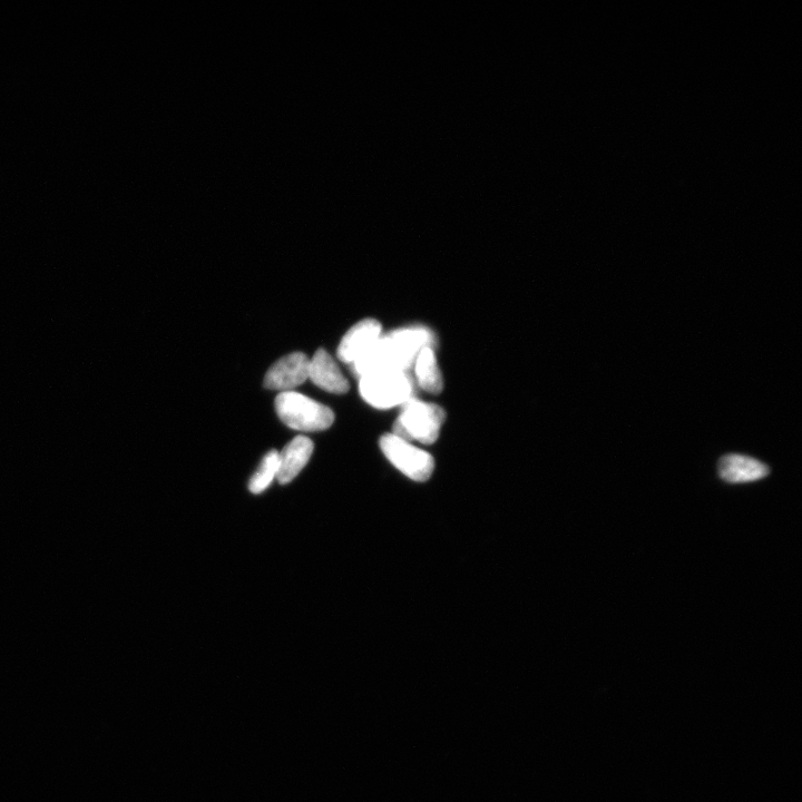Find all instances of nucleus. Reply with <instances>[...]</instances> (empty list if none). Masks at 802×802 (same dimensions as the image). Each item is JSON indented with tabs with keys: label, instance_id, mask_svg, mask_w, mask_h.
Listing matches in <instances>:
<instances>
[{
	"label": "nucleus",
	"instance_id": "obj_6",
	"mask_svg": "<svg viewBox=\"0 0 802 802\" xmlns=\"http://www.w3.org/2000/svg\"><path fill=\"white\" fill-rule=\"evenodd\" d=\"M310 359L302 352H293L281 358L264 377V387L270 390L293 391L309 379Z\"/></svg>",
	"mask_w": 802,
	"mask_h": 802
},
{
	"label": "nucleus",
	"instance_id": "obj_2",
	"mask_svg": "<svg viewBox=\"0 0 802 802\" xmlns=\"http://www.w3.org/2000/svg\"><path fill=\"white\" fill-rule=\"evenodd\" d=\"M445 418L442 407L413 397L401 406V413L391 434L409 443L415 440L420 444L432 445L439 437Z\"/></svg>",
	"mask_w": 802,
	"mask_h": 802
},
{
	"label": "nucleus",
	"instance_id": "obj_10",
	"mask_svg": "<svg viewBox=\"0 0 802 802\" xmlns=\"http://www.w3.org/2000/svg\"><path fill=\"white\" fill-rule=\"evenodd\" d=\"M314 453V443L305 436L293 438L279 453L278 482L289 484L306 467Z\"/></svg>",
	"mask_w": 802,
	"mask_h": 802
},
{
	"label": "nucleus",
	"instance_id": "obj_9",
	"mask_svg": "<svg viewBox=\"0 0 802 802\" xmlns=\"http://www.w3.org/2000/svg\"><path fill=\"white\" fill-rule=\"evenodd\" d=\"M719 476L730 484H742L760 481L769 475V468L764 463L743 455H727L720 459Z\"/></svg>",
	"mask_w": 802,
	"mask_h": 802
},
{
	"label": "nucleus",
	"instance_id": "obj_12",
	"mask_svg": "<svg viewBox=\"0 0 802 802\" xmlns=\"http://www.w3.org/2000/svg\"><path fill=\"white\" fill-rule=\"evenodd\" d=\"M279 472V452L271 451L262 459L261 465L250 479L249 489L253 494H261L277 479Z\"/></svg>",
	"mask_w": 802,
	"mask_h": 802
},
{
	"label": "nucleus",
	"instance_id": "obj_3",
	"mask_svg": "<svg viewBox=\"0 0 802 802\" xmlns=\"http://www.w3.org/2000/svg\"><path fill=\"white\" fill-rule=\"evenodd\" d=\"M276 410L283 424L300 432H322L335 422V414L329 407L296 391L280 393Z\"/></svg>",
	"mask_w": 802,
	"mask_h": 802
},
{
	"label": "nucleus",
	"instance_id": "obj_11",
	"mask_svg": "<svg viewBox=\"0 0 802 802\" xmlns=\"http://www.w3.org/2000/svg\"><path fill=\"white\" fill-rule=\"evenodd\" d=\"M413 368L420 388L429 394L442 393L444 380L437 363L434 347H426L420 351Z\"/></svg>",
	"mask_w": 802,
	"mask_h": 802
},
{
	"label": "nucleus",
	"instance_id": "obj_4",
	"mask_svg": "<svg viewBox=\"0 0 802 802\" xmlns=\"http://www.w3.org/2000/svg\"><path fill=\"white\" fill-rule=\"evenodd\" d=\"M360 395L366 403L378 408L389 409L403 406L413 398V380L400 371H376L360 377Z\"/></svg>",
	"mask_w": 802,
	"mask_h": 802
},
{
	"label": "nucleus",
	"instance_id": "obj_7",
	"mask_svg": "<svg viewBox=\"0 0 802 802\" xmlns=\"http://www.w3.org/2000/svg\"><path fill=\"white\" fill-rule=\"evenodd\" d=\"M383 336V328L375 319H365L348 330L338 348V358L342 363L352 365L363 357Z\"/></svg>",
	"mask_w": 802,
	"mask_h": 802
},
{
	"label": "nucleus",
	"instance_id": "obj_8",
	"mask_svg": "<svg viewBox=\"0 0 802 802\" xmlns=\"http://www.w3.org/2000/svg\"><path fill=\"white\" fill-rule=\"evenodd\" d=\"M309 379L317 387L331 394H346L350 388L348 380L341 373L334 358L322 348L310 359Z\"/></svg>",
	"mask_w": 802,
	"mask_h": 802
},
{
	"label": "nucleus",
	"instance_id": "obj_1",
	"mask_svg": "<svg viewBox=\"0 0 802 802\" xmlns=\"http://www.w3.org/2000/svg\"><path fill=\"white\" fill-rule=\"evenodd\" d=\"M435 346V337L427 328L415 326L394 330L381 336L366 354L351 365L352 373L363 377L376 371L408 373L419 352Z\"/></svg>",
	"mask_w": 802,
	"mask_h": 802
},
{
	"label": "nucleus",
	"instance_id": "obj_5",
	"mask_svg": "<svg viewBox=\"0 0 802 802\" xmlns=\"http://www.w3.org/2000/svg\"><path fill=\"white\" fill-rule=\"evenodd\" d=\"M379 445L388 461L413 481L426 482L433 475L434 458L423 449L394 434L381 437Z\"/></svg>",
	"mask_w": 802,
	"mask_h": 802
}]
</instances>
